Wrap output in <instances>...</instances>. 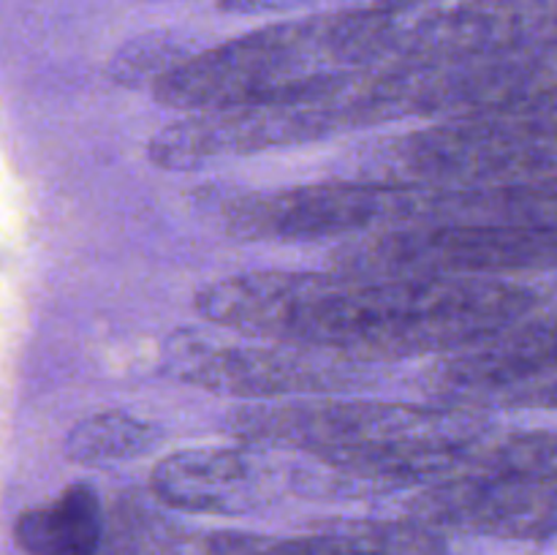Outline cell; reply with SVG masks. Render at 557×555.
<instances>
[{"label":"cell","mask_w":557,"mask_h":555,"mask_svg":"<svg viewBox=\"0 0 557 555\" xmlns=\"http://www.w3.org/2000/svg\"><path fill=\"white\" fill-rule=\"evenodd\" d=\"M201 319L354 365L460 351L536 310L539 286L515 278H386L245 272L201 288Z\"/></svg>","instance_id":"obj_1"},{"label":"cell","mask_w":557,"mask_h":555,"mask_svg":"<svg viewBox=\"0 0 557 555\" xmlns=\"http://www.w3.org/2000/svg\"><path fill=\"white\" fill-rule=\"evenodd\" d=\"M234 435L253 446L308 452L354 482L433 484L471 466L490 433L484 414L384 400H267L232 414Z\"/></svg>","instance_id":"obj_2"},{"label":"cell","mask_w":557,"mask_h":555,"mask_svg":"<svg viewBox=\"0 0 557 555\" xmlns=\"http://www.w3.org/2000/svg\"><path fill=\"white\" fill-rule=\"evenodd\" d=\"M557 96L444 118L375 141L354 161V180L392 188H473L549 183L557 169Z\"/></svg>","instance_id":"obj_3"},{"label":"cell","mask_w":557,"mask_h":555,"mask_svg":"<svg viewBox=\"0 0 557 555\" xmlns=\"http://www.w3.org/2000/svg\"><path fill=\"white\" fill-rule=\"evenodd\" d=\"M555 435L493 433L468 468L428 484L413 501L422 520L500 536H549L555 528Z\"/></svg>","instance_id":"obj_4"},{"label":"cell","mask_w":557,"mask_h":555,"mask_svg":"<svg viewBox=\"0 0 557 555\" xmlns=\"http://www.w3.org/2000/svg\"><path fill=\"white\" fill-rule=\"evenodd\" d=\"M557 229L408 226L370 232L332 248L330 272L386 278H515L555 270Z\"/></svg>","instance_id":"obj_5"},{"label":"cell","mask_w":557,"mask_h":555,"mask_svg":"<svg viewBox=\"0 0 557 555\" xmlns=\"http://www.w3.org/2000/svg\"><path fill=\"white\" fill-rule=\"evenodd\" d=\"M413 212V188L348 177L239 196L226 207L223 218L228 234L248 243H346L370 232L411 226Z\"/></svg>","instance_id":"obj_6"},{"label":"cell","mask_w":557,"mask_h":555,"mask_svg":"<svg viewBox=\"0 0 557 555\" xmlns=\"http://www.w3.org/2000/svg\"><path fill=\"white\" fill-rule=\"evenodd\" d=\"M555 313L542 308L471 346L451 351L428 373L438 406L462 411L487 408H555Z\"/></svg>","instance_id":"obj_7"},{"label":"cell","mask_w":557,"mask_h":555,"mask_svg":"<svg viewBox=\"0 0 557 555\" xmlns=\"http://www.w3.org/2000/svg\"><path fill=\"white\" fill-rule=\"evenodd\" d=\"M354 128L335 96L313 103H270L188 112L152 134L147 156L156 166L190 172L226 158L302 145Z\"/></svg>","instance_id":"obj_8"},{"label":"cell","mask_w":557,"mask_h":555,"mask_svg":"<svg viewBox=\"0 0 557 555\" xmlns=\"http://www.w3.org/2000/svg\"><path fill=\"white\" fill-rule=\"evenodd\" d=\"M319 351L294 346H212L207 337L183 330L169 341V368L199 390L248 403L286 400L302 392L337 390L348 381L335 362H321Z\"/></svg>","instance_id":"obj_9"},{"label":"cell","mask_w":557,"mask_h":555,"mask_svg":"<svg viewBox=\"0 0 557 555\" xmlns=\"http://www.w3.org/2000/svg\"><path fill=\"white\" fill-rule=\"evenodd\" d=\"M547 41H555V0H468L403 25L384 63H449Z\"/></svg>","instance_id":"obj_10"},{"label":"cell","mask_w":557,"mask_h":555,"mask_svg":"<svg viewBox=\"0 0 557 555\" xmlns=\"http://www.w3.org/2000/svg\"><path fill=\"white\" fill-rule=\"evenodd\" d=\"M150 490L161 504L194 515H237L264 495V471L253 452L183 449L158 460Z\"/></svg>","instance_id":"obj_11"},{"label":"cell","mask_w":557,"mask_h":555,"mask_svg":"<svg viewBox=\"0 0 557 555\" xmlns=\"http://www.w3.org/2000/svg\"><path fill=\"white\" fill-rule=\"evenodd\" d=\"M103 506L85 482L69 484L49 504L22 511L14 539L25 555H98Z\"/></svg>","instance_id":"obj_12"},{"label":"cell","mask_w":557,"mask_h":555,"mask_svg":"<svg viewBox=\"0 0 557 555\" xmlns=\"http://www.w3.org/2000/svg\"><path fill=\"white\" fill-rule=\"evenodd\" d=\"M161 444V430L123 411L90 414L71 428L65 457L76 466H112L147 455Z\"/></svg>","instance_id":"obj_13"},{"label":"cell","mask_w":557,"mask_h":555,"mask_svg":"<svg viewBox=\"0 0 557 555\" xmlns=\"http://www.w3.org/2000/svg\"><path fill=\"white\" fill-rule=\"evenodd\" d=\"M196 49L188 47V38H180L177 33H150L131 41L112 58L109 74L117 85H156L166 74H172L177 65L194 58Z\"/></svg>","instance_id":"obj_14"},{"label":"cell","mask_w":557,"mask_h":555,"mask_svg":"<svg viewBox=\"0 0 557 555\" xmlns=\"http://www.w3.org/2000/svg\"><path fill=\"white\" fill-rule=\"evenodd\" d=\"M424 3V0H379V9H386V11H397L400 14L403 9H411V5H419Z\"/></svg>","instance_id":"obj_15"}]
</instances>
